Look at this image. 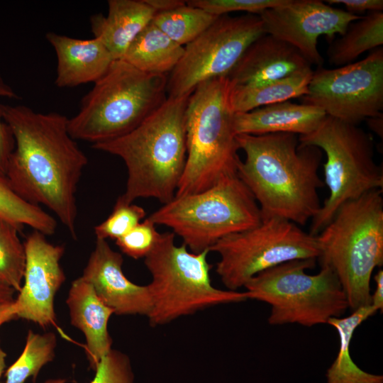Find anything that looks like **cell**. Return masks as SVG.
<instances>
[{
  "mask_svg": "<svg viewBox=\"0 0 383 383\" xmlns=\"http://www.w3.org/2000/svg\"><path fill=\"white\" fill-rule=\"evenodd\" d=\"M328 4H340L345 6L347 11L356 14L364 11H382V0H328Z\"/></svg>",
  "mask_w": 383,
  "mask_h": 383,
  "instance_id": "e575fe53",
  "label": "cell"
},
{
  "mask_svg": "<svg viewBox=\"0 0 383 383\" xmlns=\"http://www.w3.org/2000/svg\"><path fill=\"white\" fill-rule=\"evenodd\" d=\"M189 96L167 97L131 132L92 145L124 162L128 177L120 196L126 202L154 198L165 204L174 198L187 159L185 117Z\"/></svg>",
  "mask_w": 383,
  "mask_h": 383,
  "instance_id": "3957f363",
  "label": "cell"
},
{
  "mask_svg": "<svg viewBox=\"0 0 383 383\" xmlns=\"http://www.w3.org/2000/svg\"><path fill=\"white\" fill-rule=\"evenodd\" d=\"M316 239L317 260L335 272L349 308L370 306L371 277L383 265L382 189L342 204Z\"/></svg>",
  "mask_w": 383,
  "mask_h": 383,
  "instance_id": "277c9868",
  "label": "cell"
},
{
  "mask_svg": "<svg viewBox=\"0 0 383 383\" xmlns=\"http://www.w3.org/2000/svg\"><path fill=\"white\" fill-rule=\"evenodd\" d=\"M369 128L382 138L383 114L382 113L366 119Z\"/></svg>",
  "mask_w": 383,
  "mask_h": 383,
  "instance_id": "f35d334b",
  "label": "cell"
},
{
  "mask_svg": "<svg viewBox=\"0 0 383 383\" xmlns=\"http://www.w3.org/2000/svg\"><path fill=\"white\" fill-rule=\"evenodd\" d=\"M0 218L21 230L28 226L45 235L55 233L57 221L41 206L21 197L11 187L6 177L0 175Z\"/></svg>",
  "mask_w": 383,
  "mask_h": 383,
  "instance_id": "484cf974",
  "label": "cell"
},
{
  "mask_svg": "<svg viewBox=\"0 0 383 383\" xmlns=\"http://www.w3.org/2000/svg\"><path fill=\"white\" fill-rule=\"evenodd\" d=\"M167 75L142 72L116 60L82 99L79 111L69 118L74 140L93 145L131 132L167 100Z\"/></svg>",
  "mask_w": 383,
  "mask_h": 383,
  "instance_id": "8992f818",
  "label": "cell"
},
{
  "mask_svg": "<svg viewBox=\"0 0 383 383\" xmlns=\"http://www.w3.org/2000/svg\"><path fill=\"white\" fill-rule=\"evenodd\" d=\"M56 345L54 333L29 330L22 353L5 373V383H25L30 377L35 379L42 367L54 359Z\"/></svg>",
  "mask_w": 383,
  "mask_h": 383,
  "instance_id": "83f0119b",
  "label": "cell"
},
{
  "mask_svg": "<svg viewBox=\"0 0 383 383\" xmlns=\"http://www.w3.org/2000/svg\"><path fill=\"white\" fill-rule=\"evenodd\" d=\"M310 67L294 47L264 34L247 48L228 77L233 86H259Z\"/></svg>",
  "mask_w": 383,
  "mask_h": 383,
  "instance_id": "e0dca14e",
  "label": "cell"
},
{
  "mask_svg": "<svg viewBox=\"0 0 383 383\" xmlns=\"http://www.w3.org/2000/svg\"><path fill=\"white\" fill-rule=\"evenodd\" d=\"M13 301L0 304V326L17 318Z\"/></svg>",
  "mask_w": 383,
  "mask_h": 383,
  "instance_id": "74e56055",
  "label": "cell"
},
{
  "mask_svg": "<svg viewBox=\"0 0 383 383\" xmlns=\"http://www.w3.org/2000/svg\"><path fill=\"white\" fill-rule=\"evenodd\" d=\"M374 281L376 282V290L372 294L371 306H373L377 311H382L383 309V271L379 270L374 275Z\"/></svg>",
  "mask_w": 383,
  "mask_h": 383,
  "instance_id": "d590c367",
  "label": "cell"
},
{
  "mask_svg": "<svg viewBox=\"0 0 383 383\" xmlns=\"http://www.w3.org/2000/svg\"><path fill=\"white\" fill-rule=\"evenodd\" d=\"M155 226L149 218H145L116 240V244L123 253L133 259L145 258L152 250L160 236Z\"/></svg>",
  "mask_w": 383,
  "mask_h": 383,
  "instance_id": "4dcf8cb0",
  "label": "cell"
},
{
  "mask_svg": "<svg viewBox=\"0 0 383 383\" xmlns=\"http://www.w3.org/2000/svg\"><path fill=\"white\" fill-rule=\"evenodd\" d=\"M145 209L127 203L119 196L111 214L94 230L96 238L117 240L123 236L145 218Z\"/></svg>",
  "mask_w": 383,
  "mask_h": 383,
  "instance_id": "f546056e",
  "label": "cell"
},
{
  "mask_svg": "<svg viewBox=\"0 0 383 383\" xmlns=\"http://www.w3.org/2000/svg\"><path fill=\"white\" fill-rule=\"evenodd\" d=\"M42 383H66V379L63 378L50 379Z\"/></svg>",
  "mask_w": 383,
  "mask_h": 383,
  "instance_id": "b9f144b4",
  "label": "cell"
},
{
  "mask_svg": "<svg viewBox=\"0 0 383 383\" xmlns=\"http://www.w3.org/2000/svg\"><path fill=\"white\" fill-rule=\"evenodd\" d=\"M265 34L260 16L228 14L184 47V53L167 77V97L189 96L204 82L228 77L247 48Z\"/></svg>",
  "mask_w": 383,
  "mask_h": 383,
  "instance_id": "7c38bea8",
  "label": "cell"
},
{
  "mask_svg": "<svg viewBox=\"0 0 383 383\" xmlns=\"http://www.w3.org/2000/svg\"><path fill=\"white\" fill-rule=\"evenodd\" d=\"M328 48L331 64L344 66L353 63L363 52L383 45V13L369 12L351 23L345 33Z\"/></svg>",
  "mask_w": 383,
  "mask_h": 383,
  "instance_id": "d4e9b609",
  "label": "cell"
},
{
  "mask_svg": "<svg viewBox=\"0 0 383 383\" xmlns=\"http://www.w3.org/2000/svg\"><path fill=\"white\" fill-rule=\"evenodd\" d=\"M66 304L71 324L85 336V350L89 367L95 370L101 360L112 349L108 323L113 311L82 277L72 282Z\"/></svg>",
  "mask_w": 383,
  "mask_h": 383,
  "instance_id": "d6986e66",
  "label": "cell"
},
{
  "mask_svg": "<svg viewBox=\"0 0 383 383\" xmlns=\"http://www.w3.org/2000/svg\"><path fill=\"white\" fill-rule=\"evenodd\" d=\"M299 142L320 148L326 156L323 182L329 195L311 220V235L316 236L344 203L382 189L383 170L374 159L373 138L357 126L326 116L314 131L299 135Z\"/></svg>",
  "mask_w": 383,
  "mask_h": 383,
  "instance_id": "30bf717a",
  "label": "cell"
},
{
  "mask_svg": "<svg viewBox=\"0 0 383 383\" xmlns=\"http://www.w3.org/2000/svg\"><path fill=\"white\" fill-rule=\"evenodd\" d=\"M45 38L56 53L55 84L60 88L94 83L106 74L115 60L96 38L79 39L48 32Z\"/></svg>",
  "mask_w": 383,
  "mask_h": 383,
  "instance_id": "ac0fdd59",
  "label": "cell"
},
{
  "mask_svg": "<svg viewBox=\"0 0 383 383\" xmlns=\"http://www.w3.org/2000/svg\"><path fill=\"white\" fill-rule=\"evenodd\" d=\"M169 227L194 253L210 250L228 235L259 225L257 202L237 174L226 177L208 189L174 196L148 217Z\"/></svg>",
  "mask_w": 383,
  "mask_h": 383,
  "instance_id": "ba28073f",
  "label": "cell"
},
{
  "mask_svg": "<svg viewBox=\"0 0 383 383\" xmlns=\"http://www.w3.org/2000/svg\"><path fill=\"white\" fill-rule=\"evenodd\" d=\"M228 77L196 87L189 97L185 117L187 159L176 196L199 193L237 174L241 160L234 131Z\"/></svg>",
  "mask_w": 383,
  "mask_h": 383,
  "instance_id": "5b68a950",
  "label": "cell"
},
{
  "mask_svg": "<svg viewBox=\"0 0 383 383\" xmlns=\"http://www.w3.org/2000/svg\"><path fill=\"white\" fill-rule=\"evenodd\" d=\"M317 259H297L265 270L244 286L248 299L271 306L270 325L298 323L311 327L340 318L349 308L345 294L335 272L321 266L316 274Z\"/></svg>",
  "mask_w": 383,
  "mask_h": 383,
  "instance_id": "9c48e42d",
  "label": "cell"
},
{
  "mask_svg": "<svg viewBox=\"0 0 383 383\" xmlns=\"http://www.w3.org/2000/svg\"><path fill=\"white\" fill-rule=\"evenodd\" d=\"M6 353L5 352L2 350V348H1V345H0V378L3 374V372L4 370V368H5V358H6Z\"/></svg>",
  "mask_w": 383,
  "mask_h": 383,
  "instance_id": "60d3db41",
  "label": "cell"
},
{
  "mask_svg": "<svg viewBox=\"0 0 383 383\" xmlns=\"http://www.w3.org/2000/svg\"><path fill=\"white\" fill-rule=\"evenodd\" d=\"M15 292L12 288L0 283V304L13 301Z\"/></svg>",
  "mask_w": 383,
  "mask_h": 383,
  "instance_id": "ab89813d",
  "label": "cell"
},
{
  "mask_svg": "<svg viewBox=\"0 0 383 383\" xmlns=\"http://www.w3.org/2000/svg\"><path fill=\"white\" fill-rule=\"evenodd\" d=\"M304 104L327 116L357 126L383 109V48L363 60L335 69L313 72Z\"/></svg>",
  "mask_w": 383,
  "mask_h": 383,
  "instance_id": "4fadbf2b",
  "label": "cell"
},
{
  "mask_svg": "<svg viewBox=\"0 0 383 383\" xmlns=\"http://www.w3.org/2000/svg\"><path fill=\"white\" fill-rule=\"evenodd\" d=\"M313 72L310 67L259 86H233L231 83V108L234 113H244L304 96L308 92Z\"/></svg>",
  "mask_w": 383,
  "mask_h": 383,
  "instance_id": "603a6c76",
  "label": "cell"
},
{
  "mask_svg": "<svg viewBox=\"0 0 383 383\" xmlns=\"http://www.w3.org/2000/svg\"><path fill=\"white\" fill-rule=\"evenodd\" d=\"M184 50L150 22L133 40L122 60L142 72L167 75L178 64Z\"/></svg>",
  "mask_w": 383,
  "mask_h": 383,
  "instance_id": "7402d4cb",
  "label": "cell"
},
{
  "mask_svg": "<svg viewBox=\"0 0 383 383\" xmlns=\"http://www.w3.org/2000/svg\"><path fill=\"white\" fill-rule=\"evenodd\" d=\"M236 140L245 160L237 175L257 202L262 219L278 217L304 226L319 212L318 189L324 182L318 170L322 150L302 145L289 133L239 134Z\"/></svg>",
  "mask_w": 383,
  "mask_h": 383,
  "instance_id": "7a4b0ae2",
  "label": "cell"
},
{
  "mask_svg": "<svg viewBox=\"0 0 383 383\" xmlns=\"http://www.w3.org/2000/svg\"><path fill=\"white\" fill-rule=\"evenodd\" d=\"M377 311L371 305L359 308L345 318H331L327 323L338 331L339 350L327 370L328 383H383V376L367 373L352 360L350 345L355 329Z\"/></svg>",
  "mask_w": 383,
  "mask_h": 383,
  "instance_id": "cb8c5ba5",
  "label": "cell"
},
{
  "mask_svg": "<svg viewBox=\"0 0 383 383\" xmlns=\"http://www.w3.org/2000/svg\"><path fill=\"white\" fill-rule=\"evenodd\" d=\"M287 0H190L189 6L199 7L215 15L221 16L231 12L244 11L260 15L266 9L280 6Z\"/></svg>",
  "mask_w": 383,
  "mask_h": 383,
  "instance_id": "1f68e13d",
  "label": "cell"
},
{
  "mask_svg": "<svg viewBox=\"0 0 383 383\" xmlns=\"http://www.w3.org/2000/svg\"><path fill=\"white\" fill-rule=\"evenodd\" d=\"M15 225L0 218V283L19 292L26 268V255Z\"/></svg>",
  "mask_w": 383,
  "mask_h": 383,
  "instance_id": "f1b7e54d",
  "label": "cell"
},
{
  "mask_svg": "<svg viewBox=\"0 0 383 383\" xmlns=\"http://www.w3.org/2000/svg\"><path fill=\"white\" fill-rule=\"evenodd\" d=\"M88 383H135L128 357L111 349L99 362Z\"/></svg>",
  "mask_w": 383,
  "mask_h": 383,
  "instance_id": "d6a6232c",
  "label": "cell"
},
{
  "mask_svg": "<svg viewBox=\"0 0 383 383\" xmlns=\"http://www.w3.org/2000/svg\"><path fill=\"white\" fill-rule=\"evenodd\" d=\"M259 16L265 34L290 44L318 67L324 62L317 47L318 38L343 35L351 23L362 17L319 0H287Z\"/></svg>",
  "mask_w": 383,
  "mask_h": 383,
  "instance_id": "5bb4252c",
  "label": "cell"
},
{
  "mask_svg": "<svg viewBox=\"0 0 383 383\" xmlns=\"http://www.w3.org/2000/svg\"><path fill=\"white\" fill-rule=\"evenodd\" d=\"M217 17L186 3L173 10L156 13L151 22L173 41L184 47L206 30Z\"/></svg>",
  "mask_w": 383,
  "mask_h": 383,
  "instance_id": "4316f807",
  "label": "cell"
},
{
  "mask_svg": "<svg viewBox=\"0 0 383 383\" xmlns=\"http://www.w3.org/2000/svg\"><path fill=\"white\" fill-rule=\"evenodd\" d=\"M326 116L319 107L287 101L235 113L234 131L236 135L289 133L304 135L314 131Z\"/></svg>",
  "mask_w": 383,
  "mask_h": 383,
  "instance_id": "ffe728a7",
  "label": "cell"
},
{
  "mask_svg": "<svg viewBox=\"0 0 383 383\" xmlns=\"http://www.w3.org/2000/svg\"><path fill=\"white\" fill-rule=\"evenodd\" d=\"M123 259L106 240L96 238L83 279L95 290L99 299L117 315H149L152 299L148 285H138L123 273Z\"/></svg>",
  "mask_w": 383,
  "mask_h": 383,
  "instance_id": "2e32d148",
  "label": "cell"
},
{
  "mask_svg": "<svg viewBox=\"0 0 383 383\" xmlns=\"http://www.w3.org/2000/svg\"><path fill=\"white\" fill-rule=\"evenodd\" d=\"M45 236L33 231L23 243L24 282L13 301L17 318L43 328L55 324V296L66 279L60 265L65 248L50 243Z\"/></svg>",
  "mask_w": 383,
  "mask_h": 383,
  "instance_id": "9a60e30c",
  "label": "cell"
},
{
  "mask_svg": "<svg viewBox=\"0 0 383 383\" xmlns=\"http://www.w3.org/2000/svg\"><path fill=\"white\" fill-rule=\"evenodd\" d=\"M0 97L18 98L17 94L0 74ZM15 142L9 126L0 113V175L6 177L10 156L14 149Z\"/></svg>",
  "mask_w": 383,
  "mask_h": 383,
  "instance_id": "836d02e7",
  "label": "cell"
},
{
  "mask_svg": "<svg viewBox=\"0 0 383 383\" xmlns=\"http://www.w3.org/2000/svg\"><path fill=\"white\" fill-rule=\"evenodd\" d=\"M0 113L15 142L6 172L10 185L23 199L49 209L75 238L76 192L88 159L70 133L69 118L25 105L0 104Z\"/></svg>",
  "mask_w": 383,
  "mask_h": 383,
  "instance_id": "6da1fadb",
  "label": "cell"
},
{
  "mask_svg": "<svg viewBox=\"0 0 383 383\" xmlns=\"http://www.w3.org/2000/svg\"><path fill=\"white\" fill-rule=\"evenodd\" d=\"M155 13L145 0H109L106 16L96 13L91 16V30L94 38L105 45L114 60H121Z\"/></svg>",
  "mask_w": 383,
  "mask_h": 383,
  "instance_id": "44dd1931",
  "label": "cell"
},
{
  "mask_svg": "<svg viewBox=\"0 0 383 383\" xmlns=\"http://www.w3.org/2000/svg\"><path fill=\"white\" fill-rule=\"evenodd\" d=\"M172 232L160 233L152 250L144 258L151 275L148 284L152 309L148 316L151 326H162L196 311L223 304L248 299L245 292L220 289L210 277L212 265L206 250L194 253L177 245Z\"/></svg>",
  "mask_w": 383,
  "mask_h": 383,
  "instance_id": "52a82bcc",
  "label": "cell"
},
{
  "mask_svg": "<svg viewBox=\"0 0 383 383\" xmlns=\"http://www.w3.org/2000/svg\"><path fill=\"white\" fill-rule=\"evenodd\" d=\"M220 256L216 271L227 289L237 291L257 274L297 259H318L316 236L296 223L272 217L219 240L209 252Z\"/></svg>",
  "mask_w": 383,
  "mask_h": 383,
  "instance_id": "8fae6325",
  "label": "cell"
},
{
  "mask_svg": "<svg viewBox=\"0 0 383 383\" xmlns=\"http://www.w3.org/2000/svg\"><path fill=\"white\" fill-rule=\"evenodd\" d=\"M156 13L165 12L175 9L186 4L182 0H145Z\"/></svg>",
  "mask_w": 383,
  "mask_h": 383,
  "instance_id": "8d00e7d4",
  "label": "cell"
}]
</instances>
